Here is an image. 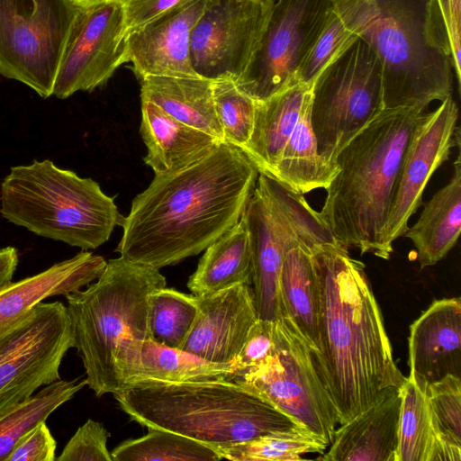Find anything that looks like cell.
<instances>
[{
    "mask_svg": "<svg viewBox=\"0 0 461 461\" xmlns=\"http://www.w3.org/2000/svg\"><path fill=\"white\" fill-rule=\"evenodd\" d=\"M258 174L239 148L221 142L182 170L155 175L122 218L115 252L158 269L198 255L240 220Z\"/></svg>",
    "mask_w": 461,
    "mask_h": 461,
    "instance_id": "1",
    "label": "cell"
},
{
    "mask_svg": "<svg viewBox=\"0 0 461 461\" xmlns=\"http://www.w3.org/2000/svg\"><path fill=\"white\" fill-rule=\"evenodd\" d=\"M319 293L320 370L339 425L405 382L363 262L339 244L312 252Z\"/></svg>",
    "mask_w": 461,
    "mask_h": 461,
    "instance_id": "2",
    "label": "cell"
},
{
    "mask_svg": "<svg viewBox=\"0 0 461 461\" xmlns=\"http://www.w3.org/2000/svg\"><path fill=\"white\" fill-rule=\"evenodd\" d=\"M428 108L383 109L341 149L319 215L335 240L389 259L383 233L404 152Z\"/></svg>",
    "mask_w": 461,
    "mask_h": 461,
    "instance_id": "3",
    "label": "cell"
},
{
    "mask_svg": "<svg viewBox=\"0 0 461 461\" xmlns=\"http://www.w3.org/2000/svg\"><path fill=\"white\" fill-rule=\"evenodd\" d=\"M348 25L375 52L384 109L452 95L455 77L439 0H336Z\"/></svg>",
    "mask_w": 461,
    "mask_h": 461,
    "instance_id": "4",
    "label": "cell"
},
{
    "mask_svg": "<svg viewBox=\"0 0 461 461\" xmlns=\"http://www.w3.org/2000/svg\"><path fill=\"white\" fill-rule=\"evenodd\" d=\"M113 396L122 411L148 429L169 430L214 449L303 429L237 378L133 387Z\"/></svg>",
    "mask_w": 461,
    "mask_h": 461,
    "instance_id": "5",
    "label": "cell"
},
{
    "mask_svg": "<svg viewBox=\"0 0 461 461\" xmlns=\"http://www.w3.org/2000/svg\"><path fill=\"white\" fill-rule=\"evenodd\" d=\"M166 285L158 268L120 256L110 259L86 290L65 296L74 348L83 362L86 384L97 397L122 391L115 356L128 340L153 339L149 298Z\"/></svg>",
    "mask_w": 461,
    "mask_h": 461,
    "instance_id": "6",
    "label": "cell"
},
{
    "mask_svg": "<svg viewBox=\"0 0 461 461\" xmlns=\"http://www.w3.org/2000/svg\"><path fill=\"white\" fill-rule=\"evenodd\" d=\"M0 203L8 221L83 250L105 243L123 218L97 182L49 159L11 167Z\"/></svg>",
    "mask_w": 461,
    "mask_h": 461,
    "instance_id": "7",
    "label": "cell"
},
{
    "mask_svg": "<svg viewBox=\"0 0 461 461\" xmlns=\"http://www.w3.org/2000/svg\"><path fill=\"white\" fill-rule=\"evenodd\" d=\"M241 217L251 244L258 316L275 321L281 319L278 281L286 251L296 246L314 250L323 244L339 243L304 194L263 174H258Z\"/></svg>",
    "mask_w": 461,
    "mask_h": 461,
    "instance_id": "8",
    "label": "cell"
},
{
    "mask_svg": "<svg viewBox=\"0 0 461 461\" xmlns=\"http://www.w3.org/2000/svg\"><path fill=\"white\" fill-rule=\"evenodd\" d=\"M383 109L379 59L358 37L312 85L311 122L320 155L338 167L341 149Z\"/></svg>",
    "mask_w": 461,
    "mask_h": 461,
    "instance_id": "9",
    "label": "cell"
},
{
    "mask_svg": "<svg viewBox=\"0 0 461 461\" xmlns=\"http://www.w3.org/2000/svg\"><path fill=\"white\" fill-rule=\"evenodd\" d=\"M276 322L275 353L236 378L329 446L339 418L316 355L289 320Z\"/></svg>",
    "mask_w": 461,
    "mask_h": 461,
    "instance_id": "10",
    "label": "cell"
},
{
    "mask_svg": "<svg viewBox=\"0 0 461 461\" xmlns=\"http://www.w3.org/2000/svg\"><path fill=\"white\" fill-rule=\"evenodd\" d=\"M79 8L72 0H0V74L52 95Z\"/></svg>",
    "mask_w": 461,
    "mask_h": 461,
    "instance_id": "11",
    "label": "cell"
},
{
    "mask_svg": "<svg viewBox=\"0 0 461 461\" xmlns=\"http://www.w3.org/2000/svg\"><path fill=\"white\" fill-rule=\"evenodd\" d=\"M335 5L336 0H271L258 48L235 81L239 89L262 102L297 84V73Z\"/></svg>",
    "mask_w": 461,
    "mask_h": 461,
    "instance_id": "12",
    "label": "cell"
},
{
    "mask_svg": "<svg viewBox=\"0 0 461 461\" xmlns=\"http://www.w3.org/2000/svg\"><path fill=\"white\" fill-rule=\"evenodd\" d=\"M73 332L67 307L41 303L0 332V412L60 379L59 366Z\"/></svg>",
    "mask_w": 461,
    "mask_h": 461,
    "instance_id": "13",
    "label": "cell"
},
{
    "mask_svg": "<svg viewBox=\"0 0 461 461\" xmlns=\"http://www.w3.org/2000/svg\"><path fill=\"white\" fill-rule=\"evenodd\" d=\"M270 5L271 0H206L190 39L196 75L236 81L258 48Z\"/></svg>",
    "mask_w": 461,
    "mask_h": 461,
    "instance_id": "14",
    "label": "cell"
},
{
    "mask_svg": "<svg viewBox=\"0 0 461 461\" xmlns=\"http://www.w3.org/2000/svg\"><path fill=\"white\" fill-rule=\"evenodd\" d=\"M129 62L122 4L111 0L80 7L55 80L53 95L66 99L78 91L104 86Z\"/></svg>",
    "mask_w": 461,
    "mask_h": 461,
    "instance_id": "15",
    "label": "cell"
},
{
    "mask_svg": "<svg viewBox=\"0 0 461 461\" xmlns=\"http://www.w3.org/2000/svg\"><path fill=\"white\" fill-rule=\"evenodd\" d=\"M457 119L458 107L451 95L432 112L427 111L414 129L383 233L389 252H393V242L403 236L409 220L422 204L423 191L433 173L449 158L453 147H460Z\"/></svg>",
    "mask_w": 461,
    "mask_h": 461,
    "instance_id": "16",
    "label": "cell"
},
{
    "mask_svg": "<svg viewBox=\"0 0 461 461\" xmlns=\"http://www.w3.org/2000/svg\"><path fill=\"white\" fill-rule=\"evenodd\" d=\"M196 298L198 315L182 349L211 362L233 363L258 319L253 289L239 284Z\"/></svg>",
    "mask_w": 461,
    "mask_h": 461,
    "instance_id": "17",
    "label": "cell"
},
{
    "mask_svg": "<svg viewBox=\"0 0 461 461\" xmlns=\"http://www.w3.org/2000/svg\"><path fill=\"white\" fill-rule=\"evenodd\" d=\"M206 0H188L128 32L129 62L139 80L148 76L199 77L190 60V39Z\"/></svg>",
    "mask_w": 461,
    "mask_h": 461,
    "instance_id": "18",
    "label": "cell"
},
{
    "mask_svg": "<svg viewBox=\"0 0 461 461\" xmlns=\"http://www.w3.org/2000/svg\"><path fill=\"white\" fill-rule=\"evenodd\" d=\"M114 366L122 391L133 387L232 380L238 376L234 363L211 362L153 339L128 340L118 350Z\"/></svg>",
    "mask_w": 461,
    "mask_h": 461,
    "instance_id": "19",
    "label": "cell"
},
{
    "mask_svg": "<svg viewBox=\"0 0 461 461\" xmlns=\"http://www.w3.org/2000/svg\"><path fill=\"white\" fill-rule=\"evenodd\" d=\"M410 377L426 388L447 375L461 377V300L434 301L410 326Z\"/></svg>",
    "mask_w": 461,
    "mask_h": 461,
    "instance_id": "20",
    "label": "cell"
},
{
    "mask_svg": "<svg viewBox=\"0 0 461 461\" xmlns=\"http://www.w3.org/2000/svg\"><path fill=\"white\" fill-rule=\"evenodd\" d=\"M402 388L389 389L375 402L336 429L324 461H397Z\"/></svg>",
    "mask_w": 461,
    "mask_h": 461,
    "instance_id": "21",
    "label": "cell"
},
{
    "mask_svg": "<svg viewBox=\"0 0 461 461\" xmlns=\"http://www.w3.org/2000/svg\"><path fill=\"white\" fill-rule=\"evenodd\" d=\"M107 262L101 256L81 251L46 270L0 290V332L13 326L46 298L68 295L95 281Z\"/></svg>",
    "mask_w": 461,
    "mask_h": 461,
    "instance_id": "22",
    "label": "cell"
},
{
    "mask_svg": "<svg viewBox=\"0 0 461 461\" xmlns=\"http://www.w3.org/2000/svg\"><path fill=\"white\" fill-rule=\"evenodd\" d=\"M140 132L147 148L144 162L155 175L182 170L221 143L213 136L179 122L148 101H141Z\"/></svg>",
    "mask_w": 461,
    "mask_h": 461,
    "instance_id": "23",
    "label": "cell"
},
{
    "mask_svg": "<svg viewBox=\"0 0 461 461\" xmlns=\"http://www.w3.org/2000/svg\"><path fill=\"white\" fill-rule=\"evenodd\" d=\"M461 231V158L449 182L424 203L418 221L403 234L413 243L421 268L434 266L453 249Z\"/></svg>",
    "mask_w": 461,
    "mask_h": 461,
    "instance_id": "24",
    "label": "cell"
},
{
    "mask_svg": "<svg viewBox=\"0 0 461 461\" xmlns=\"http://www.w3.org/2000/svg\"><path fill=\"white\" fill-rule=\"evenodd\" d=\"M313 83H297L256 104L253 131L240 150L259 174L272 177Z\"/></svg>",
    "mask_w": 461,
    "mask_h": 461,
    "instance_id": "25",
    "label": "cell"
},
{
    "mask_svg": "<svg viewBox=\"0 0 461 461\" xmlns=\"http://www.w3.org/2000/svg\"><path fill=\"white\" fill-rule=\"evenodd\" d=\"M140 81L141 101L223 142L213 100L212 80L201 77L148 76Z\"/></svg>",
    "mask_w": 461,
    "mask_h": 461,
    "instance_id": "26",
    "label": "cell"
},
{
    "mask_svg": "<svg viewBox=\"0 0 461 461\" xmlns=\"http://www.w3.org/2000/svg\"><path fill=\"white\" fill-rule=\"evenodd\" d=\"M296 246L286 251L278 281L281 318L289 320L316 356L320 354V293L312 252Z\"/></svg>",
    "mask_w": 461,
    "mask_h": 461,
    "instance_id": "27",
    "label": "cell"
},
{
    "mask_svg": "<svg viewBox=\"0 0 461 461\" xmlns=\"http://www.w3.org/2000/svg\"><path fill=\"white\" fill-rule=\"evenodd\" d=\"M461 448L442 439L426 388L410 376L402 387L397 461H460Z\"/></svg>",
    "mask_w": 461,
    "mask_h": 461,
    "instance_id": "28",
    "label": "cell"
},
{
    "mask_svg": "<svg viewBox=\"0 0 461 461\" xmlns=\"http://www.w3.org/2000/svg\"><path fill=\"white\" fill-rule=\"evenodd\" d=\"M253 266L249 234L242 217L208 246L187 287L194 295L218 292L239 284L252 285Z\"/></svg>",
    "mask_w": 461,
    "mask_h": 461,
    "instance_id": "29",
    "label": "cell"
},
{
    "mask_svg": "<svg viewBox=\"0 0 461 461\" xmlns=\"http://www.w3.org/2000/svg\"><path fill=\"white\" fill-rule=\"evenodd\" d=\"M312 88L307 92L295 127L290 135L272 178L305 194L326 189L339 172L319 153L311 122Z\"/></svg>",
    "mask_w": 461,
    "mask_h": 461,
    "instance_id": "30",
    "label": "cell"
},
{
    "mask_svg": "<svg viewBox=\"0 0 461 461\" xmlns=\"http://www.w3.org/2000/svg\"><path fill=\"white\" fill-rule=\"evenodd\" d=\"M86 380H58L27 399L0 412V461H5L15 444L60 405L74 397Z\"/></svg>",
    "mask_w": 461,
    "mask_h": 461,
    "instance_id": "31",
    "label": "cell"
},
{
    "mask_svg": "<svg viewBox=\"0 0 461 461\" xmlns=\"http://www.w3.org/2000/svg\"><path fill=\"white\" fill-rule=\"evenodd\" d=\"M113 461H219L217 451L203 443L166 429H151L122 441L111 452Z\"/></svg>",
    "mask_w": 461,
    "mask_h": 461,
    "instance_id": "32",
    "label": "cell"
},
{
    "mask_svg": "<svg viewBox=\"0 0 461 461\" xmlns=\"http://www.w3.org/2000/svg\"><path fill=\"white\" fill-rule=\"evenodd\" d=\"M328 444L303 429L277 431L215 448L231 461H295L302 455L322 453Z\"/></svg>",
    "mask_w": 461,
    "mask_h": 461,
    "instance_id": "33",
    "label": "cell"
},
{
    "mask_svg": "<svg viewBox=\"0 0 461 461\" xmlns=\"http://www.w3.org/2000/svg\"><path fill=\"white\" fill-rule=\"evenodd\" d=\"M149 303L153 339L182 348L198 315L196 296L165 286L152 292Z\"/></svg>",
    "mask_w": 461,
    "mask_h": 461,
    "instance_id": "34",
    "label": "cell"
},
{
    "mask_svg": "<svg viewBox=\"0 0 461 461\" xmlns=\"http://www.w3.org/2000/svg\"><path fill=\"white\" fill-rule=\"evenodd\" d=\"M212 94L223 142L241 149L253 131L257 101L240 90L230 78L212 80Z\"/></svg>",
    "mask_w": 461,
    "mask_h": 461,
    "instance_id": "35",
    "label": "cell"
},
{
    "mask_svg": "<svg viewBox=\"0 0 461 461\" xmlns=\"http://www.w3.org/2000/svg\"><path fill=\"white\" fill-rule=\"evenodd\" d=\"M357 38L335 5L325 27L297 73V83H313L323 68Z\"/></svg>",
    "mask_w": 461,
    "mask_h": 461,
    "instance_id": "36",
    "label": "cell"
},
{
    "mask_svg": "<svg viewBox=\"0 0 461 461\" xmlns=\"http://www.w3.org/2000/svg\"><path fill=\"white\" fill-rule=\"evenodd\" d=\"M426 393L442 439L461 448V377L447 375L429 384Z\"/></svg>",
    "mask_w": 461,
    "mask_h": 461,
    "instance_id": "37",
    "label": "cell"
},
{
    "mask_svg": "<svg viewBox=\"0 0 461 461\" xmlns=\"http://www.w3.org/2000/svg\"><path fill=\"white\" fill-rule=\"evenodd\" d=\"M110 437L104 426L88 419L64 447L57 461H113L107 449Z\"/></svg>",
    "mask_w": 461,
    "mask_h": 461,
    "instance_id": "38",
    "label": "cell"
},
{
    "mask_svg": "<svg viewBox=\"0 0 461 461\" xmlns=\"http://www.w3.org/2000/svg\"><path fill=\"white\" fill-rule=\"evenodd\" d=\"M276 321L258 319L233 362L238 369V376L249 369L259 366L271 357L276 351Z\"/></svg>",
    "mask_w": 461,
    "mask_h": 461,
    "instance_id": "39",
    "label": "cell"
},
{
    "mask_svg": "<svg viewBox=\"0 0 461 461\" xmlns=\"http://www.w3.org/2000/svg\"><path fill=\"white\" fill-rule=\"evenodd\" d=\"M56 447L55 438L42 421L21 438L5 461H55Z\"/></svg>",
    "mask_w": 461,
    "mask_h": 461,
    "instance_id": "40",
    "label": "cell"
},
{
    "mask_svg": "<svg viewBox=\"0 0 461 461\" xmlns=\"http://www.w3.org/2000/svg\"><path fill=\"white\" fill-rule=\"evenodd\" d=\"M122 6L127 33L188 0H118Z\"/></svg>",
    "mask_w": 461,
    "mask_h": 461,
    "instance_id": "41",
    "label": "cell"
},
{
    "mask_svg": "<svg viewBox=\"0 0 461 461\" xmlns=\"http://www.w3.org/2000/svg\"><path fill=\"white\" fill-rule=\"evenodd\" d=\"M17 264L18 254L15 248L0 249V290L12 282Z\"/></svg>",
    "mask_w": 461,
    "mask_h": 461,
    "instance_id": "42",
    "label": "cell"
},
{
    "mask_svg": "<svg viewBox=\"0 0 461 461\" xmlns=\"http://www.w3.org/2000/svg\"><path fill=\"white\" fill-rule=\"evenodd\" d=\"M79 7H86L111 0H72Z\"/></svg>",
    "mask_w": 461,
    "mask_h": 461,
    "instance_id": "43",
    "label": "cell"
},
{
    "mask_svg": "<svg viewBox=\"0 0 461 461\" xmlns=\"http://www.w3.org/2000/svg\"><path fill=\"white\" fill-rule=\"evenodd\" d=\"M450 1L456 5H461V0H450Z\"/></svg>",
    "mask_w": 461,
    "mask_h": 461,
    "instance_id": "44",
    "label": "cell"
}]
</instances>
